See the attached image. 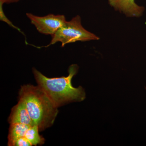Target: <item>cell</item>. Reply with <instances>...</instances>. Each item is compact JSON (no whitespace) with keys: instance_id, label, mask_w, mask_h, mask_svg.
<instances>
[{"instance_id":"6da1fadb","label":"cell","mask_w":146,"mask_h":146,"mask_svg":"<svg viewBox=\"0 0 146 146\" xmlns=\"http://www.w3.org/2000/svg\"><path fill=\"white\" fill-rule=\"evenodd\" d=\"M79 67L73 64L68 69L69 74L61 77H47L36 68L33 73L37 86L45 92L56 107L70 103L83 101L86 98L84 89L81 86L75 88L72 85V78L78 72Z\"/></svg>"},{"instance_id":"7a4b0ae2","label":"cell","mask_w":146,"mask_h":146,"mask_svg":"<svg viewBox=\"0 0 146 146\" xmlns=\"http://www.w3.org/2000/svg\"><path fill=\"white\" fill-rule=\"evenodd\" d=\"M19 99L25 104L35 125L42 131L54 124L58 113V108L38 86L26 84L21 86Z\"/></svg>"},{"instance_id":"3957f363","label":"cell","mask_w":146,"mask_h":146,"mask_svg":"<svg viewBox=\"0 0 146 146\" xmlns=\"http://www.w3.org/2000/svg\"><path fill=\"white\" fill-rule=\"evenodd\" d=\"M51 41L46 47L60 42L61 47L76 42H86L100 39L96 35L85 29L81 24V17L78 15L65 23L52 36Z\"/></svg>"},{"instance_id":"277c9868","label":"cell","mask_w":146,"mask_h":146,"mask_svg":"<svg viewBox=\"0 0 146 146\" xmlns=\"http://www.w3.org/2000/svg\"><path fill=\"white\" fill-rule=\"evenodd\" d=\"M27 16L37 31L42 34L52 36L66 22L64 15L49 14L44 16H38L32 13H27Z\"/></svg>"},{"instance_id":"5b68a950","label":"cell","mask_w":146,"mask_h":146,"mask_svg":"<svg viewBox=\"0 0 146 146\" xmlns=\"http://www.w3.org/2000/svg\"><path fill=\"white\" fill-rule=\"evenodd\" d=\"M108 1L115 10L128 17H141L145 9L144 7L137 5L135 0H108Z\"/></svg>"},{"instance_id":"8992f818","label":"cell","mask_w":146,"mask_h":146,"mask_svg":"<svg viewBox=\"0 0 146 146\" xmlns=\"http://www.w3.org/2000/svg\"><path fill=\"white\" fill-rule=\"evenodd\" d=\"M8 122L10 124L18 123L30 126L35 125L30 116L25 104L20 100L11 109Z\"/></svg>"},{"instance_id":"52a82bcc","label":"cell","mask_w":146,"mask_h":146,"mask_svg":"<svg viewBox=\"0 0 146 146\" xmlns=\"http://www.w3.org/2000/svg\"><path fill=\"white\" fill-rule=\"evenodd\" d=\"M31 126L23 124H11L9 129L8 146H13L14 142L18 138L25 136L27 130Z\"/></svg>"},{"instance_id":"ba28073f","label":"cell","mask_w":146,"mask_h":146,"mask_svg":"<svg viewBox=\"0 0 146 146\" xmlns=\"http://www.w3.org/2000/svg\"><path fill=\"white\" fill-rule=\"evenodd\" d=\"M39 128L36 125L31 126L27 130L25 137L33 145H43L45 143V139L39 134Z\"/></svg>"},{"instance_id":"9c48e42d","label":"cell","mask_w":146,"mask_h":146,"mask_svg":"<svg viewBox=\"0 0 146 146\" xmlns=\"http://www.w3.org/2000/svg\"><path fill=\"white\" fill-rule=\"evenodd\" d=\"M30 142L25 136L18 138L14 142L13 146H31Z\"/></svg>"},{"instance_id":"30bf717a","label":"cell","mask_w":146,"mask_h":146,"mask_svg":"<svg viewBox=\"0 0 146 146\" xmlns=\"http://www.w3.org/2000/svg\"><path fill=\"white\" fill-rule=\"evenodd\" d=\"M20 1V0H0V5H3L4 4H9L18 2Z\"/></svg>"}]
</instances>
